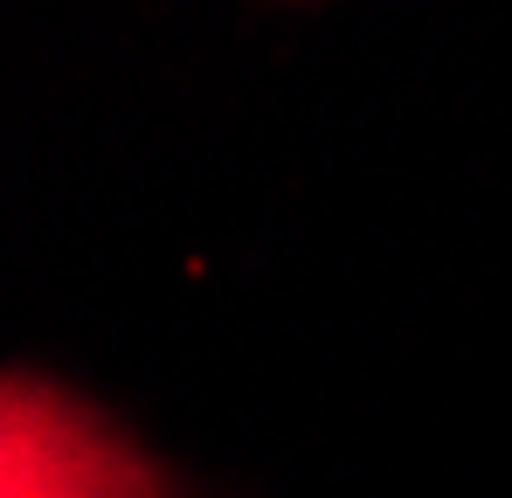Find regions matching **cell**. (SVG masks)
<instances>
[{"mask_svg":"<svg viewBox=\"0 0 512 498\" xmlns=\"http://www.w3.org/2000/svg\"><path fill=\"white\" fill-rule=\"evenodd\" d=\"M7 498H173L167 471L139 457L104 415L56 381H7Z\"/></svg>","mask_w":512,"mask_h":498,"instance_id":"obj_1","label":"cell"}]
</instances>
